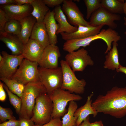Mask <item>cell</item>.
<instances>
[{"instance_id":"obj_1","label":"cell","mask_w":126,"mask_h":126,"mask_svg":"<svg viewBox=\"0 0 126 126\" xmlns=\"http://www.w3.org/2000/svg\"><path fill=\"white\" fill-rule=\"evenodd\" d=\"M91 105L98 113L117 118L126 115V87L115 86L104 95H99Z\"/></svg>"},{"instance_id":"obj_2","label":"cell","mask_w":126,"mask_h":126,"mask_svg":"<svg viewBox=\"0 0 126 126\" xmlns=\"http://www.w3.org/2000/svg\"><path fill=\"white\" fill-rule=\"evenodd\" d=\"M121 39L118 33L114 29L110 28L102 29L98 34L85 38L71 39L66 41L64 43L63 49L68 53L76 51L81 47L84 48L89 46L92 41L98 39L104 41L107 45L105 52L107 53L112 48V43L117 42Z\"/></svg>"},{"instance_id":"obj_3","label":"cell","mask_w":126,"mask_h":126,"mask_svg":"<svg viewBox=\"0 0 126 126\" xmlns=\"http://www.w3.org/2000/svg\"><path fill=\"white\" fill-rule=\"evenodd\" d=\"M45 93H47L46 90L40 81L29 83L25 85L21 98L22 104L18 115L19 117L30 119L33 115L36 98Z\"/></svg>"},{"instance_id":"obj_4","label":"cell","mask_w":126,"mask_h":126,"mask_svg":"<svg viewBox=\"0 0 126 126\" xmlns=\"http://www.w3.org/2000/svg\"><path fill=\"white\" fill-rule=\"evenodd\" d=\"M48 94L53 105L51 119L63 116L67 111L66 108L69 102L80 101L82 99V97L78 94L72 93L61 88L56 90Z\"/></svg>"},{"instance_id":"obj_5","label":"cell","mask_w":126,"mask_h":126,"mask_svg":"<svg viewBox=\"0 0 126 126\" xmlns=\"http://www.w3.org/2000/svg\"><path fill=\"white\" fill-rule=\"evenodd\" d=\"M53 105L52 102L47 93L39 95L36 98L31 119L35 124L42 125L51 119Z\"/></svg>"},{"instance_id":"obj_6","label":"cell","mask_w":126,"mask_h":126,"mask_svg":"<svg viewBox=\"0 0 126 126\" xmlns=\"http://www.w3.org/2000/svg\"><path fill=\"white\" fill-rule=\"evenodd\" d=\"M63 74V82L61 89L77 94L84 92L86 82L84 79H78L70 67L65 60L60 61Z\"/></svg>"},{"instance_id":"obj_7","label":"cell","mask_w":126,"mask_h":126,"mask_svg":"<svg viewBox=\"0 0 126 126\" xmlns=\"http://www.w3.org/2000/svg\"><path fill=\"white\" fill-rule=\"evenodd\" d=\"M38 70L40 81L45 88L48 94L61 88L63 77L61 66L52 69L38 67Z\"/></svg>"},{"instance_id":"obj_8","label":"cell","mask_w":126,"mask_h":126,"mask_svg":"<svg viewBox=\"0 0 126 126\" xmlns=\"http://www.w3.org/2000/svg\"><path fill=\"white\" fill-rule=\"evenodd\" d=\"M38 65L37 62L24 59L11 79L16 80L25 85L29 83L40 81Z\"/></svg>"},{"instance_id":"obj_9","label":"cell","mask_w":126,"mask_h":126,"mask_svg":"<svg viewBox=\"0 0 126 126\" xmlns=\"http://www.w3.org/2000/svg\"><path fill=\"white\" fill-rule=\"evenodd\" d=\"M65 58V60L74 72H82L88 66H92L94 64L88 51L84 48L68 53Z\"/></svg>"},{"instance_id":"obj_10","label":"cell","mask_w":126,"mask_h":126,"mask_svg":"<svg viewBox=\"0 0 126 126\" xmlns=\"http://www.w3.org/2000/svg\"><path fill=\"white\" fill-rule=\"evenodd\" d=\"M121 19L119 14L112 13L101 7L92 14L89 22L91 26L106 25L114 29L117 27L115 21H120Z\"/></svg>"},{"instance_id":"obj_11","label":"cell","mask_w":126,"mask_h":126,"mask_svg":"<svg viewBox=\"0 0 126 126\" xmlns=\"http://www.w3.org/2000/svg\"><path fill=\"white\" fill-rule=\"evenodd\" d=\"M1 54L3 59L0 62V78L11 79L24 59L22 54L10 55L5 51Z\"/></svg>"},{"instance_id":"obj_12","label":"cell","mask_w":126,"mask_h":126,"mask_svg":"<svg viewBox=\"0 0 126 126\" xmlns=\"http://www.w3.org/2000/svg\"><path fill=\"white\" fill-rule=\"evenodd\" d=\"M62 9L67 16L68 22L75 27L79 25L90 26L89 22L84 19V15L77 4L72 0H64Z\"/></svg>"},{"instance_id":"obj_13","label":"cell","mask_w":126,"mask_h":126,"mask_svg":"<svg viewBox=\"0 0 126 126\" xmlns=\"http://www.w3.org/2000/svg\"><path fill=\"white\" fill-rule=\"evenodd\" d=\"M61 54L58 46L50 44L44 49L42 56L38 63L39 67L52 69L58 67V59Z\"/></svg>"},{"instance_id":"obj_14","label":"cell","mask_w":126,"mask_h":126,"mask_svg":"<svg viewBox=\"0 0 126 126\" xmlns=\"http://www.w3.org/2000/svg\"><path fill=\"white\" fill-rule=\"evenodd\" d=\"M0 8L5 12L8 19L19 20L31 15L33 7L30 4L2 5Z\"/></svg>"},{"instance_id":"obj_15","label":"cell","mask_w":126,"mask_h":126,"mask_svg":"<svg viewBox=\"0 0 126 126\" xmlns=\"http://www.w3.org/2000/svg\"><path fill=\"white\" fill-rule=\"evenodd\" d=\"M104 26H86L80 25L78 27L77 30L73 33L62 32L60 34L62 38L66 41L71 39L84 38L98 34Z\"/></svg>"},{"instance_id":"obj_16","label":"cell","mask_w":126,"mask_h":126,"mask_svg":"<svg viewBox=\"0 0 126 126\" xmlns=\"http://www.w3.org/2000/svg\"><path fill=\"white\" fill-rule=\"evenodd\" d=\"M44 48L36 41L30 38L24 45L22 55L24 59L38 63L41 60Z\"/></svg>"},{"instance_id":"obj_17","label":"cell","mask_w":126,"mask_h":126,"mask_svg":"<svg viewBox=\"0 0 126 126\" xmlns=\"http://www.w3.org/2000/svg\"><path fill=\"white\" fill-rule=\"evenodd\" d=\"M53 11L55 18L59 25L57 35L62 32L72 33L77 30V27L73 26L68 22L60 5L55 7Z\"/></svg>"},{"instance_id":"obj_18","label":"cell","mask_w":126,"mask_h":126,"mask_svg":"<svg viewBox=\"0 0 126 126\" xmlns=\"http://www.w3.org/2000/svg\"><path fill=\"white\" fill-rule=\"evenodd\" d=\"M12 34H6L4 35H0V40L11 50L12 55L17 56L22 55L24 45L17 36Z\"/></svg>"},{"instance_id":"obj_19","label":"cell","mask_w":126,"mask_h":126,"mask_svg":"<svg viewBox=\"0 0 126 126\" xmlns=\"http://www.w3.org/2000/svg\"><path fill=\"white\" fill-rule=\"evenodd\" d=\"M93 93L87 97L85 104L77 108L74 114V116L77 117L76 123V126H78L84 121L90 115H92L95 117L98 113L94 108L91 105L92 101L91 98L93 96Z\"/></svg>"},{"instance_id":"obj_20","label":"cell","mask_w":126,"mask_h":126,"mask_svg":"<svg viewBox=\"0 0 126 126\" xmlns=\"http://www.w3.org/2000/svg\"><path fill=\"white\" fill-rule=\"evenodd\" d=\"M54 16L53 10H50L46 15L43 22L48 34L50 44L56 45L58 42L56 32L59 28Z\"/></svg>"},{"instance_id":"obj_21","label":"cell","mask_w":126,"mask_h":126,"mask_svg":"<svg viewBox=\"0 0 126 126\" xmlns=\"http://www.w3.org/2000/svg\"><path fill=\"white\" fill-rule=\"evenodd\" d=\"M30 38L37 41L44 49L50 44L43 21L39 23L36 22L35 24Z\"/></svg>"},{"instance_id":"obj_22","label":"cell","mask_w":126,"mask_h":126,"mask_svg":"<svg viewBox=\"0 0 126 126\" xmlns=\"http://www.w3.org/2000/svg\"><path fill=\"white\" fill-rule=\"evenodd\" d=\"M19 21L21 25V28L19 34L17 36L24 45L30 38L34 26L36 22V20L30 15Z\"/></svg>"},{"instance_id":"obj_23","label":"cell","mask_w":126,"mask_h":126,"mask_svg":"<svg viewBox=\"0 0 126 126\" xmlns=\"http://www.w3.org/2000/svg\"><path fill=\"white\" fill-rule=\"evenodd\" d=\"M112 45V48L105 56L103 67L105 69L114 70L118 69L121 65L119 60L117 42H113Z\"/></svg>"},{"instance_id":"obj_24","label":"cell","mask_w":126,"mask_h":126,"mask_svg":"<svg viewBox=\"0 0 126 126\" xmlns=\"http://www.w3.org/2000/svg\"><path fill=\"white\" fill-rule=\"evenodd\" d=\"M31 5L33 8L31 15L35 18L36 22H43L46 15L50 10L49 7L43 0H33Z\"/></svg>"},{"instance_id":"obj_25","label":"cell","mask_w":126,"mask_h":126,"mask_svg":"<svg viewBox=\"0 0 126 126\" xmlns=\"http://www.w3.org/2000/svg\"><path fill=\"white\" fill-rule=\"evenodd\" d=\"M77 107L75 101L69 102L67 112L62 118V126H76L77 117L74 116V114Z\"/></svg>"},{"instance_id":"obj_26","label":"cell","mask_w":126,"mask_h":126,"mask_svg":"<svg viewBox=\"0 0 126 126\" xmlns=\"http://www.w3.org/2000/svg\"><path fill=\"white\" fill-rule=\"evenodd\" d=\"M124 0H101V7L111 13L119 14L123 13Z\"/></svg>"},{"instance_id":"obj_27","label":"cell","mask_w":126,"mask_h":126,"mask_svg":"<svg viewBox=\"0 0 126 126\" xmlns=\"http://www.w3.org/2000/svg\"><path fill=\"white\" fill-rule=\"evenodd\" d=\"M0 79L4 83L10 91L21 98L25 85L14 79L0 78Z\"/></svg>"},{"instance_id":"obj_28","label":"cell","mask_w":126,"mask_h":126,"mask_svg":"<svg viewBox=\"0 0 126 126\" xmlns=\"http://www.w3.org/2000/svg\"><path fill=\"white\" fill-rule=\"evenodd\" d=\"M21 25L19 21L11 19L7 21L5 24L4 30L7 34H11L18 36L20 33Z\"/></svg>"},{"instance_id":"obj_29","label":"cell","mask_w":126,"mask_h":126,"mask_svg":"<svg viewBox=\"0 0 126 126\" xmlns=\"http://www.w3.org/2000/svg\"><path fill=\"white\" fill-rule=\"evenodd\" d=\"M3 86L5 90L7 93L10 103L15 108L16 113L19 115L22 104L21 98L10 91L7 86L4 83Z\"/></svg>"},{"instance_id":"obj_30","label":"cell","mask_w":126,"mask_h":126,"mask_svg":"<svg viewBox=\"0 0 126 126\" xmlns=\"http://www.w3.org/2000/svg\"><path fill=\"white\" fill-rule=\"evenodd\" d=\"M86 7V18L88 20L92 14L101 7V0H84Z\"/></svg>"},{"instance_id":"obj_31","label":"cell","mask_w":126,"mask_h":126,"mask_svg":"<svg viewBox=\"0 0 126 126\" xmlns=\"http://www.w3.org/2000/svg\"><path fill=\"white\" fill-rule=\"evenodd\" d=\"M16 120L13 115L12 110L10 108H4L0 106V123L6 121L7 120Z\"/></svg>"},{"instance_id":"obj_32","label":"cell","mask_w":126,"mask_h":126,"mask_svg":"<svg viewBox=\"0 0 126 126\" xmlns=\"http://www.w3.org/2000/svg\"><path fill=\"white\" fill-rule=\"evenodd\" d=\"M9 20L7 17L5 13L1 8H0V34L4 35L6 33L4 30L6 24Z\"/></svg>"},{"instance_id":"obj_33","label":"cell","mask_w":126,"mask_h":126,"mask_svg":"<svg viewBox=\"0 0 126 126\" xmlns=\"http://www.w3.org/2000/svg\"><path fill=\"white\" fill-rule=\"evenodd\" d=\"M62 121L60 118H56L52 119L48 123L42 125L35 124L34 126H62Z\"/></svg>"},{"instance_id":"obj_34","label":"cell","mask_w":126,"mask_h":126,"mask_svg":"<svg viewBox=\"0 0 126 126\" xmlns=\"http://www.w3.org/2000/svg\"><path fill=\"white\" fill-rule=\"evenodd\" d=\"M19 126H34V122L31 119L19 117L18 119Z\"/></svg>"},{"instance_id":"obj_35","label":"cell","mask_w":126,"mask_h":126,"mask_svg":"<svg viewBox=\"0 0 126 126\" xmlns=\"http://www.w3.org/2000/svg\"><path fill=\"white\" fill-rule=\"evenodd\" d=\"M45 4L50 7H55L63 3L64 0H43Z\"/></svg>"},{"instance_id":"obj_36","label":"cell","mask_w":126,"mask_h":126,"mask_svg":"<svg viewBox=\"0 0 126 126\" xmlns=\"http://www.w3.org/2000/svg\"><path fill=\"white\" fill-rule=\"evenodd\" d=\"M0 126H19V121L18 120H9L0 123Z\"/></svg>"},{"instance_id":"obj_37","label":"cell","mask_w":126,"mask_h":126,"mask_svg":"<svg viewBox=\"0 0 126 126\" xmlns=\"http://www.w3.org/2000/svg\"><path fill=\"white\" fill-rule=\"evenodd\" d=\"M4 83L0 81V100L2 102L5 101L6 98V94L4 88Z\"/></svg>"},{"instance_id":"obj_38","label":"cell","mask_w":126,"mask_h":126,"mask_svg":"<svg viewBox=\"0 0 126 126\" xmlns=\"http://www.w3.org/2000/svg\"><path fill=\"white\" fill-rule=\"evenodd\" d=\"M16 4L18 5H21L25 4H31L33 0H15Z\"/></svg>"},{"instance_id":"obj_39","label":"cell","mask_w":126,"mask_h":126,"mask_svg":"<svg viewBox=\"0 0 126 126\" xmlns=\"http://www.w3.org/2000/svg\"><path fill=\"white\" fill-rule=\"evenodd\" d=\"M0 4L1 5L16 4V3L15 0H0Z\"/></svg>"},{"instance_id":"obj_40","label":"cell","mask_w":126,"mask_h":126,"mask_svg":"<svg viewBox=\"0 0 126 126\" xmlns=\"http://www.w3.org/2000/svg\"><path fill=\"white\" fill-rule=\"evenodd\" d=\"M90 116H88L84 121L82 122L78 126H90V123L89 121Z\"/></svg>"},{"instance_id":"obj_41","label":"cell","mask_w":126,"mask_h":126,"mask_svg":"<svg viewBox=\"0 0 126 126\" xmlns=\"http://www.w3.org/2000/svg\"><path fill=\"white\" fill-rule=\"evenodd\" d=\"M118 72H121L126 75V67H124L121 65L116 70Z\"/></svg>"},{"instance_id":"obj_42","label":"cell","mask_w":126,"mask_h":126,"mask_svg":"<svg viewBox=\"0 0 126 126\" xmlns=\"http://www.w3.org/2000/svg\"><path fill=\"white\" fill-rule=\"evenodd\" d=\"M90 126H104L101 120L96 121L90 124Z\"/></svg>"},{"instance_id":"obj_43","label":"cell","mask_w":126,"mask_h":126,"mask_svg":"<svg viewBox=\"0 0 126 126\" xmlns=\"http://www.w3.org/2000/svg\"><path fill=\"white\" fill-rule=\"evenodd\" d=\"M123 13L126 16V0H125L124 4L123 7Z\"/></svg>"},{"instance_id":"obj_44","label":"cell","mask_w":126,"mask_h":126,"mask_svg":"<svg viewBox=\"0 0 126 126\" xmlns=\"http://www.w3.org/2000/svg\"><path fill=\"white\" fill-rule=\"evenodd\" d=\"M123 19L124 20V24L126 26V17H124ZM124 34L126 35V31L125 32H124Z\"/></svg>"},{"instance_id":"obj_45","label":"cell","mask_w":126,"mask_h":126,"mask_svg":"<svg viewBox=\"0 0 126 126\" xmlns=\"http://www.w3.org/2000/svg\"><path fill=\"white\" fill-rule=\"evenodd\" d=\"M3 57L1 55V54H0V62H1L3 60Z\"/></svg>"}]
</instances>
